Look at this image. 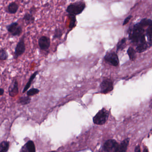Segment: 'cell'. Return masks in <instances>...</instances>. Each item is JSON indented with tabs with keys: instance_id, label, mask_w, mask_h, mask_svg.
<instances>
[{
	"instance_id": "1",
	"label": "cell",
	"mask_w": 152,
	"mask_h": 152,
	"mask_svg": "<svg viewBox=\"0 0 152 152\" xmlns=\"http://www.w3.org/2000/svg\"><path fill=\"white\" fill-rule=\"evenodd\" d=\"M152 25L151 19L144 18L130 27L128 31L130 41L136 47V52L143 53L149 48L145 39L147 27Z\"/></svg>"
},
{
	"instance_id": "2",
	"label": "cell",
	"mask_w": 152,
	"mask_h": 152,
	"mask_svg": "<svg viewBox=\"0 0 152 152\" xmlns=\"http://www.w3.org/2000/svg\"><path fill=\"white\" fill-rule=\"evenodd\" d=\"M86 7V3L84 1H77L70 4L66 8V12L69 15H78L82 13Z\"/></svg>"
},
{
	"instance_id": "3",
	"label": "cell",
	"mask_w": 152,
	"mask_h": 152,
	"mask_svg": "<svg viewBox=\"0 0 152 152\" xmlns=\"http://www.w3.org/2000/svg\"><path fill=\"white\" fill-rule=\"evenodd\" d=\"M109 115V112L106 109H101L93 117V123L97 125H103L108 120Z\"/></svg>"
},
{
	"instance_id": "4",
	"label": "cell",
	"mask_w": 152,
	"mask_h": 152,
	"mask_svg": "<svg viewBox=\"0 0 152 152\" xmlns=\"http://www.w3.org/2000/svg\"><path fill=\"white\" fill-rule=\"evenodd\" d=\"M6 27L7 31L14 37H19L23 33V27L18 22L11 23Z\"/></svg>"
},
{
	"instance_id": "5",
	"label": "cell",
	"mask_w": 152,
	"mask_h": 152,
	"mask_svg": "<svg viewBox=\"0 0 152 152\" xmlns=\"http://www.w3.org/2000/svg\"><path fill=\"white\" fill-rule=\"evenodd\" d=\"M25 34H24L17 44L15 48V52H14V59H18L19 57L23 55L25 52L26 50L25 42Z\"/></svg>"
},
{
	"instance_id": "6",
	"label": "cell",
	"mask_w": 152,
	"mask_h": 152,
	"mask_svg": "<svg viewBox=\"0 0 152 152\" xmlns=\"http://www.w3.org/2000/svg\"><path fill=\"white\" fill-rule=\"evenodd\" d=\"M119 145L115 140H108L104 143L103 149L106 152H117Z\"/></svg>"
},
{
	"instance_id": "7",
	"label": "cell",
	"mask_w": 152,
	"mask_h": 152,
	"mask_svg": "<svg viewBox=\"0 0 152 152\" xmlns=\"http://www.w3.org/2000/svg\"><path fill=\"white\" fill-rule=\"evenodd\" d=\"M100 90L103 94H107L113 89V82L109 79H105L100 84Z\"/></svg>"
},
{
	"instance_id": "8",
	"label": "cell",
	"mask_w": 152,
	"mask_h": 152,
	"mask_svg": "<svg viewBox=\"0 0 152 152\" xmlns=\"http://www.w3.org/2000/svg\"><path fill=\"white\" fill-rule=\"evenodd\" d=\"M105 61L113 66H118L119 60L117 54L114 52H108L106 54L104 58Z\"/></svg>"
},
{
	"instance_id": "9",
	"label": "cell",
	"mask_w": 152,
	"mask_h": 152,
	"mask_svg": "<svg viewBox=\"0 0 152 152\" xmlns=\"http://www.w3.org/2000/svg\"><path fill=\"white\" fill-rule=\"evenodd\" d=\"M51 41L48 36L43 35L39 38L38 45L40 49L43 51H47L50 48Z\"/></svg>"
},
{
	"instance_id": "10",
	"label": "cell",
	"mask_w": 152,
	"mask_h": 152,
	"mask_svg": "<svg viewBox=\"0 0 152 152\" xmlns=\"http://www.w3.org/2000/svg\"><path fill=\"white\" fill-rule=\"evenodd\" d=\"M8 91L10 96L12 97H14L18 95L19 88L18 82L16 80H14L12 82L9 88Z\"/></svg>"
},
{
	"instance_id": "11",
	"label": "cell",
	"mask_w": 152,
	"mask_h": 152,
	"mask_svg": "<svg viewBox=\"0 0 152 152\" xmlns=\"http://www.w3.org/2000/svg\"><path fill=\"white\" fill-rule=\"evenodd\" d=\"M19 9V5L15 1L10 2L5 8V12L10 15H15L17 13Z\"/></svg>"
},
{
	"instance_id": "12",
	"label": "cell",
	"mask_w": 152,
	"mask_h": 152,
	"mask_svg": "<svg viewBox=\"0 0 152 152\" xmlns=\"http://www.w3.org/2000/svg\"><path fill=\"white\" fill-rule=\"evenodd\" d=\"M20 152H35L36 147L35 144L33 140H30L27 141L24 145L22 147Z\"/></svg>"
},
{
	"instance_id": "13",
	"label": "cell",
	"mask_w": 152,
	"mask_h": 152,
	"mask_svg": "<svg viewBox=\"0 0 152 152\" xmlns=\"http://www.w3.org/2000/svg\"><path fill=\"white\" fill-rule=\"evenodd\" d=\"M22 20L24 21L26 25L28 26L34 23L35 21V18L33 14L27 12L25 14Z\"/></svg>"
},
{
	"instance_id": "14",
	"label": "cell",
	"mask_w": 152,
	"mask_h": 152,
	"mask_svg": "<svg viewBox=\"0 0 152 152\" xmlns=\"http://www.w3.org/2000/svg\"><path fill=\"white\" fill-rule=\"evenodd\" d=\"M130 139L129 138L125 139L123 140L121 144L119 145L117 152H126L129 143Z\"/></svg>"
},
{
	"instance_id": "15",
	"label": "cell",
	"mask_w": 152,
	"mask_h": 152,
	"mask_svg": "<svg viewBox=\"0 0 152 152\" xmlns=\"http://www.w3.org/2000/svg\"><path fill=\"white\" fill-rule=\"evenodd\" d=\"M152 25L147 27L145 30V36L147 39V43L149 48L152 46Z\"/></svg>"
},
{
	"instance_id": "16",
	"label": "cell",
	"mask_w": 152,
	"mask_h": 152,
	"mask_svg": "<svg viewBox=\"0 0 152 152\" xmlns=\"http://www.w3.org/2000/svg\"><path fill=\"white\" fill-rule=\"evenodd\" d=\"M39 71H36V72H34L31 75L29 81H28V82L26 83V85L25 86L23 90V93H25V92L28 90V89L31 87V85L32 82L34 80V79H35L37 75L39 74Z\"/></svg>"
},
{
	"instance_id": "17",
	"label": "cell",
	"mask_w": 152,
	"mask_h": 152,
	"mask_svg": "<svg viewBox=\"0 0 152 152\" xmlns=\"http://www.w3.org/2000/svg\"><path fill=\"white\" fill-rule=\"evenodd\" d=\"M31 99L30 96H21L18 99L17 103L18 104H21L23 105H26L31 103Z\"/></svg>"
},
{
	"instance_id": "18",
	"label": "cell",
	"mask_w": 152,
	"mask_h": 152,
	"mask_svg": "<svg viewBox=\"0 0 152 152\" xmlns=\"http://www.w3.org/2000/svg\"><path fill=\"white\" fill-rule=\"evenodd\" d=\"M136 51L133 48L130 47L127 50V54L130 60L134 61L136 58Z\"/></svg>"
},
{
	"instance_id": "19",
	"label": "cell",
	"mask_w": 152,
	"mask_h": 152,
	"mask_svg": "<svg viewBox=\"0 0 152 152\" xmlns=\"http://www.w3.org/2000/svg\"><path fill=\"white\" fill-rule=\"evenodd\" d=\"M10 148V142L8 141H3L0 143V152H7Z\"/></svg>"
},
{
	"instance_id": "20",
	"label": "cell",
	"mask_w": 152,
	"mask_h": 152,
	"mask_svg": "<svg viewBox=\"0 0 152 152\" xmlns=\"http://www.w3.org/2000/svg\"><path fill=\"white\" fill-rule=\"evenodd\" d=\"M126 41H127L126 38H123L118 42L116 46V50L117 51L123 50L126 47Z\"/></svg>"
},
{
	"instance_id": "21",
	"label": "cell",
	"mask_w": 152,
	"mask_h": 152,
	"mask_svg": "<svg viewBox=\"0 0 152 152\" xmlns=\"http://www.w3.org/2000/svg\"><path fill=\"white\" fill-rule=\"evenodd\" d=\"M9 57L8 53L5 49H0V60L5 61Z\"/></svg>"
},
{
	"instance_id": "22",
	"label": "cell",
	"mask_w": 152,
	"mask_h": 152,
	"mask_svg": "<svg viewBox=\"0 0 152 152\" xmlns=\"http://www.w3.org/2000/svg\"><path fill=\"white\" fill-rule=\"evenodd\" d=\"M63 35V31L59 28H56L54 31V35L53 36V39H59Z\"/></svg>"
},
{
	"instance_id": "23",
	"label": "cell",
	"mask_w": 152,
	"mask_h": 152,
	"mask_svg": "<svg viewBox=\"0 0 152 152\" xmlns=\"http://www.w3.org/2000/svg\"><path fill=\"white\" fill-rule=\"evenodd\" d=\"M69 17L70 19V23L69 25V28L72 29L76 25V16L74 15H69Z\"/></svg>"
},
{
	"instance_id": "24",
	"label": "cell",
	"mask_w": 152,
	"mask_h": 152,
	"mask_svg": "<svg viewBox=\"0 0 152 152\" xmlns=\"http://www.w3.org/2000/svg\"><path fill=\"white\" fill-rule=\"evenodd\" d=\"M39 92L40 90L39 89L32 88L31 89L27 91L26 95L29 96H34V95L39 94Z\"/></svg>"
},
{
	"instance_id": "25",
	"label": "cell",
	"mask_w": 152,
	"mask_h": 152,
	"mask_svg": "<svg viewBox=\"0 0 152 152\" xmlns=\"http://www.w3.org/2000/svg\"><path fill=\"white\" fill-rule=\"evenodd\" d=\"M132 16L131 15H130L128 16L127 17H126V18H125L124 21L123 23L122 24V25L123 26H124L126 25L129 22L130 20V19H131L132 18Z\"/></svg>"
},
{
	"instance_id": "26",
	"label": "cell",
	"mask_w": 152,
	"mask_h": 152,
	"mask_svg": "<svg viewBox=\"0 0 152 152\" xmlns=\"http://www.w3.org/2000/svg\"><path fill=\"white\" fill-rule=\"evenodd\" d=\"M5 90L2 88H0V96H3L4 95Z\"/></svg>"
},
{
	"instance_id": "27",
	"label": "cell",
	"mask_w": 152,
	"mask_h": 152,
	"mask_svg": "<svg viewBox=\"0 0 152 152\" xmlns=\"http://www.w3.org/2000/svg\"><path fill=\"white\" fill-rule=\"evenodd\" d=\"M141 150L140 149V147L139 145H137L136 148H135V152H140Z\"/></svg>"
},
{
	"instance_id": "28",
	"label": "cell",
	"mask_w": 152,
	"mask_h": 152,
	"mask_svg": "<svg viewBox=\"0 0 152 152\" xmlns=\"http://www.w3.org/2000/svg\"><path fill=\"white\" fill-rule=\"evenodd\" d=\"M144 152H148V149H147V148H145L144 150Z\"/></svg>"
}]
</instances>
